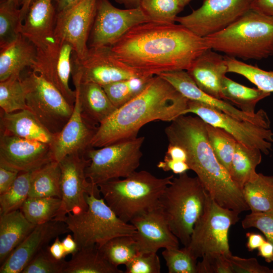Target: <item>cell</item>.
<instances>
[{
	"mask_svg": "<svg viewBox=\"0 0 273 273\" xmlns=\"http://www.w3.org/2000/svg\"><path fill=\"white\" fill-rule=\"evenodd\" d=\"M208 49L205 37L182 25L154 21L134 27L111 47L121 61L154 76L187 71Z\"/></svg>",
	"mask_w": 273,
	"mask_h": 273,
	"instance_id": "cell-1",
	"label": "cell"
},
{
	"mask_svg": "<svg viewBox=\"0 0 273 273\" xmlns=\"http://www.w3.org/2000/svg\"><path fill=\"white\" fill-rule=\"evenodd\" d=\"M188 100L169 82L155 75L138 96L97 127L90 148H100L137 138L140 129L156 120L171 122L186 115Z\"/></svg>",
	"mask_w": 273,
	"mask_h": 273,
	"instance_id": "cell-2",
	"label": "cell"
},
{
	"mask_svg": "<svg viewBox=\"0 0 273 273\" xmlns=\"http://www.w3.org/2000/svg\"><path fill=\"white\" fill-rule=\"evenodd\" d=\"M169 144L181 147L187 154L190 170L219 205L239 213L249 210L242 190L217 159L209 142L206 123L198 116H178L165 129Z\"/></svg>",
	"mask_w": 273,
	"mask_h": 273,
	"instance_id": "cell-3",
	"label": "cell"
},
{
	"mask_svg": "<svg viewBox=\"0 0 273 273\" xmlns=\"http://www.w3.org/2000/svg\"><path fill=\"white\" fill-rule=\"evenodd\" d=\"M209 49L244 60L273 55V16L252 9L224 29L205 37Z\"/></svg>",
	"mask_w": 273,
	"mask_h": 273,
	"instance_id": "cell-4",
	"label": "cell"
},
{
	"mask_svg": "<svg viewBox=\"0 0 273 273\" xmlns=\"http://www.w3.org/2000/svg\"><path fill=\"white\" fill-rule=\"evenodd\" d=\"M170 175L158 178L150 172L135 171L123 179H115L98 185L107 205L125 222L159 207L160 198L171 183Z\"/></svg>",
	"mask_w": 273,
	"mask_h": 273,
	"instance_id": "cell-5",
	"label": "cell"
},
{
	"mask_svg": "<svg viewBox=\"0 0 273 273\" xmlns=\"http://www.w3.org/2000/svg\"><path fill=\"white\" fill-rule=\"evenodd\" d=\"M207 192L197 176L187 172L173 177L159 200V208L172 233L187 247L204 212Z\"/></svg>",
	"mask_w": 273,
	"mask_h": 273,
	"instance_id": "cell-6",
	"label": "cell"
},
{
	"mask_svg": "<svg viewBox=\"0 0 273 273\" xmlns=\"http://www.w3.org/2000/svg\"><path fill=\"white\" fill-rule=\"evenodd\" d=\"M86 199L85 211L77 214L69 213L64 220L78 250L93 246L99 248L114 237L131 236L135 232L133 225L119 218L103 198L92 194H86Z\"/></svg>",
	"mask_w": 273,
	"mask_h": 273,
	"instance_id": "cell-7",
	"label": "cell"
},
{
	"mask_svg": "<svg viewBox=\"0 0 273 273\" xmlns=\"http://www.w3.org/2000/svg\"><path fill=\"white\" fill-rule=\"evenodd\" d=\"M145 137L119 142L100 148H89L85 153L90 162L85 169L88 180L95 185L125 178L140 164Z\"/></svg>",
	"mask_w": 273,
	"mask_h": 273,
	"instance_id": "cell-8",
	"label": "cell"
},
{
	"mask_svg": "<svg viewBox=\"0 0 273 273\" xmlns=\"http://www.w3.org/2000/svg\"><path fill=\"white\" fill-rule=\"evenodd\" d=\"M239 213L217 204L207 193L202 215L196 222L186 247L196 258L211 253L232 254L229 231L239 220Z\"/></svg>",
	"mask_w": 273,
	"mask_h": 273,
	"instance_id": "cell-9",
	"label": "cell"
},
{
	"mask_svg": "<svg viewBox=\"0 0 273 273\" xmlns=\"http://www.w3.org/2000/svg\"><path fill=\"white\" fill-rule=\"evenodd\" d=\"M27 109L52 133H58L74 109L61 93L40 75L29 72L22 79Z\"/></svg>",
	"mask_w": 273,
	"mask_h": 273,
	"instance_id": "cell-10",
	"label": "cell"
},
{
	"mask_svg": "<svg viewBox=\"0 0 273 273\" xmlns=\"http://www.w3.org/2000/svg\"><path fill=\"white\" fill-rule=\"evenodd\" d=\"M85 153L69 154L59 162L61 171V204L54 220L64 222L68 213L77 214L85 211L88 208L86 194L101 197L98 186L86 176L85 169L90 160Z\"/></svg>",
	"mask_w": 273,
	"mask_h": 273,
	"instance_id": "cell-11",
	"label": "cell"
},
{
	"mask_svg": "<svg viewBox=\"0 0 273 273\" xmlns=\"http://www.w3.org/2000/svg\"><path fill=\"white\" fill-rule=\"evenodd\" d=\"M145 75L119 60L111 48H90L82 59L73 52L72 78L81 82H93L102 87L119 81Z\"/></svg>",
	"mask_w": 273,
	"mask_h": 273,
	"instance_id": "cell-12",
	"label": "cell"
},
{
	"mask_svg": "<svg viewBox=\"0 0 273 273\" xmlns=\"http://www.w3.org/2000/svg\"><path fill=\"white\" fill-rule=\"evenodd\" d=\"M152 21L141 7L121 9L109 0H98L88 47L111 48L134 27Z\"/></svg>",
	"mask_w": 273,
	"mask_h": 273,
	"instance_id": "cell-13",
	"label": "cell"
},
{
	"mask_svg": "<svg viewBox=\"0 0 273 273\" xmlns=\"http://www.w3.org/2000/svg\"><path fill=\"white\" fill-rule=\"evenodd\" d=\"M189 113L208 124L224 129L238 142L259 149L265 155L272 149L273 131L270 128L238 120L206 104L188 100L186 114Z\"/></svg>",
	"mask_w": 273,
	"mask_h": 273,
	"instance_id": "cell-14",
	"label": "cell"
},
{
	"mask_svg": "<svg viewBox=\"0 0 273 273\" xmlns=\"http://www.w3.org/2000/svg\"><path fill=\"white\" fill-rule=\"evenodd\" d=\"M253 0H204L190 14L177 16L175 22L197 35L205 37L233 23L251 9Z\"/></svg>",
	"mask_w": 273,
	"mask_h": 273,
	"instance_id": "cell-15",
	"label": "cell"
},
{
	"mask_svg": "<svg viewBox=\"0 0 273 273\" xmlns=\"http://www.w3.org/2000/svg\"><path fill=\"white\" fill-rule=\"evenodd\" d=\"M72 46L68 41L55 37L46 47L37 49L32 71L41 76L56 87L67 101L74 105L75 90L69 85L72 74Z\"/></svg>",
	"mask_w": 273,
	"mask_h": 273,
	"instance_id": "cell-16",
	"label": "cell"
},
{
	"mask_svg": "<svg viewBox=\"0 0 273 273\" xmlns=\"http://www.w3.org/2000/svg\"><path fill=\"white\" fill-rule=\"evenodd\" d=\"M98 0H79L68 9L56 14L55 37L73 47L79 59L88 51V40L96 13Z\"/></svg>",
	"mask_w": 273,
	"mask_h": 273,
	"instance_id": "cell-17",
	"label": "cell"
},
{
	"mask_svg": "<svg viewBox=\"0 0 273 273\" xmlns=\"http://www.w3.org/2000/svg\"><path fill=\"white\" fill-rule=\"evenodd\" d=\"M52 161L50 144L1 133L0 163L21 172L33 171Z\"/></svg>",
	"mask_w": 273,
	"mask_h": 273,
	"instance_id": "cell-18",
	"label": "cell"
},
{
	"mask_svg": "<svg viewBox=\"0 0 273 273\" xmlns=\"http://www.w3.org/2000/svg\"><path fill=\"white\" fill-rule=\"evenodd\" d=\"M159 75L189 100L203 103L238 120L270 128V121L264 110L260 109L254 114H249L224 100L215 98L200 89L185 70L166 72Z\"/></svg>",
	"mask_w": 273,
	"mask_h": 273,
	"instance_id": "cell-19",
	"label": "cell"
},
{
	"mask_svg": "<svg viewBox=\"0 0 273 273\" xmlns=\"http://www.w3.org/2000/svg\"><path fill=\"white\" fill-rule=\"evenodd\" d=\"M70 232L63 221L52 220L35 226L1 264L0 273H21L41 250L56 237Z\"/></svg>",
	"mask_w": 273,
	"mask_h": 273,
	"instance_id": "cell-20",
	"label": "cell"
},
{
	"mask_svg": "<svg viewBox=\"0 0 273 273\" xmlns=\"http://www.w3.org/2000/svg\"><path fill=\"white\" fill-rule=\"evenodd\" d=\"M129 223L135 228L132 237L138 253L179 248L178 239L171 231L159 207L134 218Z\"/></svg>",
	"mask_w": 273,
	"mask_h": 273,
	"instance_id": "cell-21",
	"label": "cell"
},
{
	"mask_svg": "<svg viewBox=\"0 0 273 273\" xmlns=\"http://www.w3.org/2000/svg\"><path fill=\"white\" fill-rule=\"evenodd\" d=\"M97 127L83 117L77 95L73 113L62 129L55 134L50 144L53 161L59 162L65 156L76 152H85L90 148Z\"/></svg>",
	"mask_w": 273,
	"mask_h": 273,
	"instance_id": "cell-22",
	"label": "cell"
},
{
	"mask_svg": "<svg viewBox=\"0 0 273 273\" xmlns=\"http://www.w3.org/2000/svg\"><path fill=\"white\" fill-rule=\"evenodd\" d=\"M56 11L52 0H34L22 22L20 34L41 49L55 38Z\"/></svg>",
	"mask_w": 273,
	"mask_h": 273,
	"instance_id": "cell-23",
	"label": "cell"
},
{
	"mask_svg": "<svg viewBox=\"0 0 273 273\" xmlns=\"http://www.w3.org/2000/svg\"><path fill=\"white\" fill-rule=\"evenodd\" d=\"M186 71L200 89L215 98L222 100V80L228 72L224 56L208 49Z\"/></svg>",
	"mask_w": 273,
	"mask_h": 273,
	"instance_id": "cell-24",
	"label": "cell"
},
{
	"mask_svg": "<svg viewBox=\"0 0 273 273\" xmlns=\"http://www.w3.org/2000/svg\"><path fill=\"white\" fill-rule=\"evenodd\" d=\"M72 79L82 115L90 124L99 125L116 110L102 86L93 82H81L74 78Z\"/></svg>",
	"mask_w": 273,
	"mask_h": 273,
	"instance_id": "cell-25",
	"label": "cell"
},
{
	"mask_svg": "<svg viewBox=\"0 0 273 273\" xmlns=\"http://www.w3.org/2000/svg\"><path fill=\"white\" fill-rule=\"evenodd\" d=\"M1 133L50 145L55 135L28 109L12 113L1 111Z\"/></svg>",
	"mask_w": 273,
	"mask_h": 273,
	"instance_id": "cell-26",
	"label": "cell"
},
{
	"mask_svg": "<svg viewBox=\"0 0 273 273\" xmlns=\"http://www.w3.org/2000/svg\"><path fill=\"white\" fill-rule=\"evenodd\" d=\"M0 48V81L13 75H20L25 68H31L37 54L35 45L22 34Z\"/></svg>",
	"mask_w": 273,
	"mask_h": 273,
	"instance_id": "cell-27",
	"label": "cell"
},
{
	"mask_svg": "<svg viewBox=\"0 0 273 273\" xmlns=\"http://www.w3.org/2000/svg\"><path fill=\"white\" fill-rule=\"evenodd\" d=\"M35 226L26 218L20 209L0 214L1 264Z\"/></svg>",
	"mask_w": 273,
	"mask_h": 273,
	"instance_id": "cell-28",
	"label": "cell"
},
{
	"mask_svg": "<svg viewBox=\"0 0 273 273\" xmlns=\"http://www.w3.org/2000/svg\"><path fill=\"white\" fill-rule=\"evenodd\" d=\"M262 160V152L237 142L229 173L234 183L242 190L249 181L255 178L256 167Z\"/></svg>",
	"mask_w": 273,
	"mask_h": 273,
	"instance_id": "cell-29",
	"label": "cell"
},
{
	"mask_svg": "<svg viewBox=\"0 0 273 273\" xmlns=\"http://www.w3.org/2000/svg\"><path fill=\"white\" fill-rule=\"evenodd\" d=\"M109 263L96 246L78 250L66 261L64 273H123Z\"/></svg>",
	"mask_w": 273,
	"mask_h": 273,
	"instance_id": "cell-30",
	"label": "cell"
},
{
	"mask_svg": "<svg viewBox=\"0 0 273 273\" xmlns=\"http://www.w3.org/2000/svg\"><path fill=\"white\" fill-rule=\"evenodd\" d=\"M221 94L223 100L229 101L238 109L249 114H254L257 103L270 95L258 88L242 85L226 76L222 80Z\"/></svg>",
	"mask_w": 273,
	"mask_h": 273,
	"instance_id": "cell-31",
	"label": "cell"
},
{
	"mask_svg": "<svg viewBox=\"0 0 273 273\" xmlns=\"http://www.w3.org/2000/svg\"><path fill=\"white\" fill-rule=\"evenodd\" d=\"M244 199L252 212H266L273 209V175L258 173L242 189Z\"/></svg>",
	"mask_w": 273,
	"mask_h": 273,
	"instance_id": "cell-32",
	"label": "cell"
},
{
	"mask_svg": "<svg viewBox=\"0 0 273 273\" xmlns=\"http://www.w3.org/2000/svg\"><path fill=\"white\" fill-rule=\"evenodd\" d=\"M61 175L59 163L55 161L32 171L28 197H55L61 199Z\"/></svg>",
	"mask_w": 273,
	"mask_h": 273,
	"instance_id": "cell-33",
	"label": "cell"
},
{
	"mask_svg": "<svg viewBox=\"0 0 273 273\" xmlns=\"http://www.w3.org/2000/svg\"><path fill=\"white\" fill-rule=\"evenodd\" d=\"M61 204L58 197H28L20 210L30 222L37 225L54 219Z\"/></svg>",
	"mask_w": 273,
	"mask_h": 273,
	"instance_id": "cell-34",
	"label": "cell"
},
{
	"mask_svg": "<svg viewBox=\"0 0 273 273\" xmlns=\"http://www.w3.org/2000/svg\"><path fill=\"white\" fill-rule=\"evenodd\" d=\"M22 21L21 6L16 0L0 1V47L17 39Z\"/></svg>",
	"mask_w": 273,
	"mask_h": 273,
	"instance_id": "cell-35",
	"label": "cell"
},
{
	"mask_svg": "<svg viewBox=\"0 0 273 273\" xmlns=\"http://www.w3.org/2000/svg\"><path fill=\"white\" fill-rule=\"evenodd\" d=\"M153 76L145 75L132 77L103 87L113 105L118 108L141 93Z\"/></svg>",
	"mask_w": 273,
	"mask_h": 273,
	"instance_id": "cell-36",
	"label": "cell"
},
{
	"mask_svg": "<svg viewBox=\"0 0 273 273\" xmlns=\"http://www.w3.org/2000/svg\"><path fill=\"white\" fill-rule=\"evenodd\" d=\"M0 107L5 113L27 109L26 92L20 75H13L0 81Z\"/></svg>",
	"mask_w": 273,
	"mask_h": 273,
	"instance_id": "cell-37",
	"label": "cell"
},
{
	"mask_svg": "<svg viewBox=\"0 0 273 273\" xmlns=\"http://www.w3.org/2000/svg\"><path fill=\"white\" fill-rule=\"evenodd\" d=\"M99 249L104 258L116 267L125 265L138 253L132 235L114 237Z\"/></svg>",
	"mask_w": 273,
	"mask_h": 273,
	"instance_id": "cell-38",
	"label": "cell"
},
{
	"mask_svg": "<svg viewBox=\"0 0 273 273\" xmlns=\"http://www.w3.org/2000/svg\"><path fill=\"white\" fill-rule=\"evenodd\" d=\"M32 174V171L21 172L10 188L0 194V214L21 208L28 198Z\"/></svg>",
	"mask_w": 273,
	"mask_h": 273,
	"instance_id": "cell-39",
	"label": "cell"
},
{
	"mask_svg": "<svg viewBox=\"0 0 273 273\" xmlns=\"http://www.w3.org/2000/svg\"><path fill=\"white\" fill-rule=\"evenodd\" d=\"M224 58L228 72L244 76L260 90L270 94L273 93V70H265L226 55Z\"/></svg>",
	"mask_w": 273,
	"mask_h": 273,
	"instance_id": "cell-40",
	"label": "cell"
},
{
	"mask_svg": "<svg viewBox=\"0 0 273 273\" xmlns=\"http://www.w3.org/2000/svg\"><path fill=\"white\" fill-rule=\"evenodd\" d=\"M210 145L219 162L229 171L237 141L229 133L206 123Z\"/></svg>",
	"mask_w": 273,
	"mask_h": 273,
	"instance_id": "cell-41",
	"label": "cell"
},
{
	"mask_svg": "<svg viewBox=\"0 0 273 273\" xmlns=\"http://www.w3.org/2000/svg\"><path fill=\"white\" fill-rule=\"evenodd\" d=\"M140 7L152 21L174 23L183 10L179 0H141Z\"/></svg>",
	"mask_w": 273,
	"mask_h": 273,
	"instance_id": "cell-42",
	"label": "cell"
},
{
	"mask_svg": "<svg viewBox=\"0 0 273 273\" xmlns=\"http://www.w3.org/2000/svg\"><path fill=\"white\" fill-rule=\"evenodd\" d=\"M162 255L169 273H197V259L186 247L165 248Z\"/></svg>",
	"mask_w": 273,
	"mask_h": 273,
	"instance_id": "cell-43",
	"label": "cell"
},
{
	"mask_svg": "<svg viewBox=\"0 0 273 273\" xmlns=\"http://www.w3.org/2000/svg\"><path fill=\"white\" fill-rule=\"evenodd\" d=\"M66 263L65 259L54 258L46 247L33 258L21 273H64Z\"/></svg>",
	"mask_w": 273,
	"mask_h": 273,
	"instance_id": "cell-44",
	"label": "cell"
},
{
	"mask_svg": "<svg viewBox=\"0 0 273 273\" xmlns=\"http://www.w3.org/2000/svg\"><path fill=\"white\" fill-rule=\"evenodd\" d=\"M125 265V273L161 272L160 260L157 252L138 253Z\"/></svg>",
	"mask_w": 273,
	"mask_h": 273,
	"instance_id": "cell-45",
	"label": "cell"
},
{
	"mask_svg": "<svg viewBox=\"0 0 273 273\" xmlns=\"http://www.w3.org/2000/svg\"><path fill=\"white\" fill-rule=\"evenodd\" d=\"M245 229L255 228L260 231L266 240L273 244V209L262 212H252L246 215L241 222Z\"/></svg>",
	"mask_w": 273,
	"mask_h": 273,
	"instance_id": "cell-46",
	"label": "cell"
},
{
	"mask_svg": "<svg viewBox=\"0 0 273 273\" xmlns=\"http://www.w3.org/2000/svg\"><path fill=\"white\" fill-rule=\"evenodd\" d=\"M229 256L221 253L204 255L197 263V273H233Z\"/></svg>",
	"mask_w": 273,
	"mask_h": 273,
	"instance_id": "cell-47",
	"label": "cell"
},
{
	"mask_svg": "<svg viewBox=\"0 0 273 273\" xmlns=\"http://www.w3.org/2000/svg\"><path fill=\"white\" fill-rule=\"evenodd\" d=\"M229 259L233 273H273V269L261 265L255 258H245L231 254Z\"/></svg>",
	"mask_w": 273,
	"mask_h": 273,
	"instance_id": "cell-48",
	"label": "cell"
},
{
	"mask_svg": "<svg viewBox=\"0 0 273 273\" xmlns=\"http://www.w3.org/2000/svg\"><path fill=\"white\" fill-rule=\"evenodd\" d=\"M20 172L16 169L0 163V194L10 188Z\"/></svg>",
	"mask_w": 273,
	"mask_h": 273,
	"instance_id": "cell-49",
	"label": "cell"
},
{
	"mask_svg": "<svg viewBox=\"0 0 273 273\" xmlns=\"http://www.w3.org/2000/svg\"><path fill=\"white\" fill-rule=\"evenodd\" d=\"M157 167L165 171H171L173 173L181 174L190 170L187 162L173 160L166 157L157 164Z\"/></svg>",
	"mask_w": 273,
	"mask_h": 273,
	"instance_id": "cell-50",
	"label": "cell"
},
{
	"mask_svg": "<svg viewBox=\"0 0 273 273\" xmlns=\"http://www.w3.org/2000/svg\"><path fill=\"white\" fill-rule=\"evenodd\" d=\"M164 157L176 161H187V154L185 150L178 145L169 143Z\"/></svg>",
	"mask_w": 273,
	"mask_h": 273,
	"instance_id": "cell-51",
	"label": "cell"
},
{
	"mask_svg": "<svg viewBox=\"0 0 273 273\" xmlns=\"http://www.w3.org/2000/svg\"><path fill=\"white\" fill-rule=\"evenodd\" d=\"M251 9L261 14L273 16V0H253Z\"/></svg>",
	"mask_w": 273,
	"mask_h": 273,
	"instance_id": "cell-52",
	"label": "cell"
},
{
	"mask_svg": "<svg viewBox=\"0 0 273 273\" xmlns=\"http://www.w3.org/2000/svg\"><path fill=\"white\" fill-rule=\"evenodd\" d=\"M246 236L247 238L246 247L249 251L258 249L266 241L265 238L258 233L248 232Z\"/></svg>",
	"mask_w": 273,
	"mask_h": 273,
	"instance_id": "cell-53",
	"label": "cell"
},
{
	"mask_svg": "<svg viewBox=\"0 0 273 273\" xmlns=\"http://www.w3.org/2000/svg\"><path fill=\"white\" fill-rule=\"evenodd\" d=\"M47 249L51 255L57 260L64 259L66 256L62 241L59 237L56 238L53 243L47 247Z\"/></svg>",
	"mask_w": 273,
	"mask_h": 273,
	"instance_id": "cell-54",
	"label": "cell"
},
{
	"mask_svg": "<svg viewBox=\"0 0 273 273\" xmlns=\"http://www.w3.org/2000/svg\"><path fill=\"white\" fill-rule=\"evenodd\" d=\"M258 255L262 257L267 263L273 261V244L266 241L258 248Z\"/></svg>",
	"mask_w": 273,
	"mask_h": 273,
	"instance_id": "cell-55",
	"label": "cell"
},
{
	"mask_svg": "<svg viewBox=\"0 0 273 273\" xmlns=\"http://www.w3.org/2000/svg\"><path fill=\"white\" fill-rule=\"evenodd\" d=\"M66 255H73L77 251V246L72 235L68 234L62 241Z\"/></svg>",
	"mask_w": 273,
	"mask_h": 273,
	"instance_id": "cell-56",
	"label": "cell"
},
{
	"mask_svg": "<svg viewBox=\"0 0 273 273\" xmlns=\"http://www.w3.org/2000/svg\"><path fill=\"white\" fill-rule=\"evenodd\" d=\"M79 0H52L56 13L63 11L71 7Z\"/></svg>",
	"mask_w": 273,
	"mask_h": 273,
	"instance_id": "cell-57",
	"label": "cell"
},
{
	"mask_svg": "<svg viewBox=\"0 0 273 273\" xmlns=\"http://www.w3.org/2000/svg\"><path fill=\"white\" fill-rule=\"evenodd\" d=\"M117 4L123 5L125 9H134L140 7L141 0H113Z\"/></svg>",
	"mask_w": 273,
	"mask_h": 273,
	"instance_id": "cell-58",
	"label": "cell"
},
{
	"mask_svg": "<svg viewBox=\"0 0 273 273\" xmlns=\"http://www.w3.org/2000/svg\"><path fill=\"white\" fill-rule=\"evenodd\" d=\"M34 0H26L21 7V17L22 22L27 14L30 6Z\"/></svg>",
	"mask_w": 273,
	"mask_h": 273,
	"instance_id": "cell-59",
	"label": "cell"
},
{
	"mask_svg": "<svg viewBox=\"0 0 273 273\" xmlns=\"http://www.w3.org/2000/svg\"><path fill=\"white\" fill-rule=\"evenodd\" d=\"M179 1L182 7L184 8V7L187 6L191 1V0H179Z\"/></svg>",
	"mask_w": 273,
	"mask_h": 273,
	"instance_id": "cell-60",
	"label": "cell"
},
{
	"mask_svg": "<svg viewBox=\"0 0 273 273\" xmlns=\"http://www.w3.org/2000/svg\"><path fill=\"white\" fill-rule=\"evenodd\" d=\"M21 7L23 6L26 0H16Z\"/></svg>",
	"mask_w": 273,
	"mask_h": 273,
	"instance_id": "cell-61",
	"label": "cell"
}]
</instances>
